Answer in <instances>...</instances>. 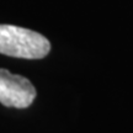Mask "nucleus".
I'll return each instance as SVG.
<instances>
[{
  "instance_id": "f257e3e1",
  "label": "nucleus",
  "mask_w": 133,
  "mask_h": 133,
  "mask_svg": "<svg viewBox=\"0 0 133 133\" xmlns=\"http://www.w3.org/2000/svg\"><path fill=\"white\" fill-rule=\"evenodd\" d=\"M51 51V43L43 35L32 30L0 25V53L15 58L41 59Z\"/></svg>"
},
{
  "instance_id": "f03ea898",
  "label": "nucleus",
  "mask_w": 133,
  "mask_h": 133,
  "mask_svg": "<svg viewBox=\"0 0 133 133\" xmlns=\"http://www.w3.org/2000/svg\"><path fill=\"white\" fill-rule=\"evenodd\" d=\"M35 97L36 89L29 79L0 69V104L6 107L26 109Z\"/></svg>"
}]
</instances>
